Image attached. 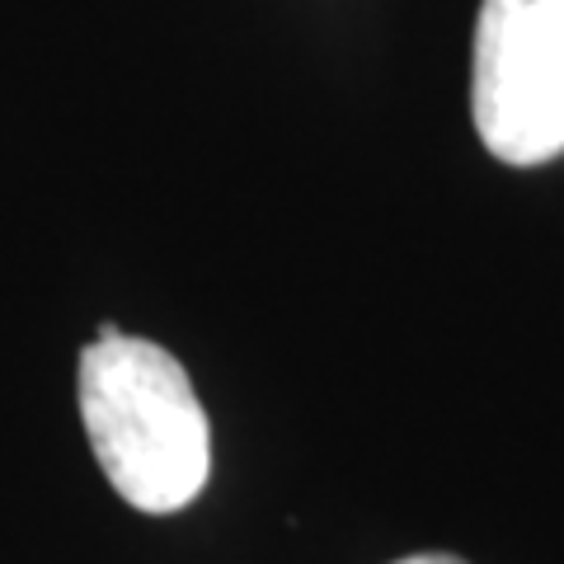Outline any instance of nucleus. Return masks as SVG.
Instances as JSON below:
<instances>
[{
  "mask_svg": "<svg viewBox=\"0 0 564 564\" xmlns=\"http://www.w3.org/2000/svg\"><path fill=\"white\" fill-rule=\"evenodd\" d=\"M80 419L95 462L141 513H180L207 485L212 429L174 352L99 325L80 352Z\"/></svg>",
  "mask_w": 564,
  "mask_h": 564,
  "instance_id": "obj_1",
  "label": "nucleus"
},
{
  "mask_svg": "<svg viewBox=\"0 0 564 564\" xmlns=\"http://www.w3.org/2000/svg\"><path fill=\"white\" fill-rule=\"evenodd\" d=\"M470 113L503 165H545L564 151V0H485Z\"/></svg>",
  "mask_w": 564,
  "mask_h": 564,
  "instance_id": "obj_2",
  "label": "nucleus"
},
{
  "mask_svg": "<svg viewBox=\"0 0 564 564\" xmlns=\"http://www.w3.org/2000/svg\"><path fill=\"white\" fill-rule=\"evenodd\" d=\"M395 564H466L456 555H410V560H395Z\"/></svg>",
  "mask_w": 564,
  "mask_h": 564,
  "instance_id": "obj_3",
  "label": "nucleus"
}]
</instances>
